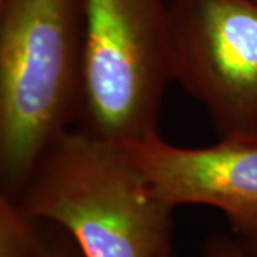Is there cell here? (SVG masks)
<instances>
[{
	"label": "cell",
	"instance_id": "obj_8",
	"mask_svg": "<svg viewBox=\"0 0 257 257\" xmlns=\"http://www.w3.org/2000/svg\"><path fill=\"white\" fill-rule=\"evenodd\" d=\"M202 257H250L240 239L227 234H211L203 244Z\"/></svg>",
	"mask_w": 257,
	"mask_h": 257
},
{
	"label": "cell",
	"instance_id": "obj_4",
	"mask_svg": "<svg viewBox=\"0 0 257 257\" xmlns=\"http://www.w3.org/2000/svg\"><path fill=\"white\" fill-rule=\"evenodd\" d=\"M172 74L219 138L257 140V0H169Z\"/></svg>",
	"mask_w": 257,
	"mask_h": 257
},
{
	"label": "cell",
	"instance_id": "obj_6",
	"mask_svg": "<svg viewBox=\"0 0 257 257\" xmlns=\"http://www.w3.org/2000/svg\"><path fill=\"white\" fill-rule=\"evenodd\" d=\"M40 223L0 194V257H40Z\"/></svg>",
	"mask_w": 257,
	"mask_h": 257
},
{
	"label": "cell",
	"instance_id": "obj_3",
	"mask_svg": "<svg viewBox=\"0 0 257 257\" xmlns=\"http://www.w3.org/2000/svg\"><path fill=\"white\" fill-rule=\"evenodd\" d=\"M170 82L169 0H84L76 127L120 146L157 135Z\"/></svg>",
	"mask_w": 257,
	"mask_h": 257
},
{
	"label": "cell",
	"instance_id": "obj_7",
	"mask_svg": "<svg viewBox=\"0 0 257 257\" xmlns=\"http://www.w3.org/2000/svg\"><path fill=\"white\" fill-rule=\"evenodd\" d=\"M39 223L42 231L40 257H86L73 237L60 226L50 221Z\"/></svg>",
	"mask_w": 257,
	"mask_h": 257
},
{
	"label": "cell",
	"instance_id": "obj_2",
	"mask_svg": "<svg viewBox=\"0 0 257 257\" xmlns=\"http://www.w3.org/2000/svg\"><path fill=\"white\" fill-rule=\"evenodd\" d=\"M84 0H0V194L16 200L37 162L72 127Z\"/></svg>",
	"mask_w": 257,
	"mask_h": 257
},
{
	"label": "cell",
	"instance_id": "obj_5",
	"mask_svg": "<svg viewBox=\"0 0 257 257\" xmlns=\"http://www.w3.org/2000/svg\"><path fill=\"white\" fill-rule=\"evenodd\" d=\"M123 147L169 206L216 209L237 237H257V140L226 138L211 146L183 147L157 133Z\"/></svg>",
	"mask_w": 257,
	"mask_h": 257
},
{
	"label": "cell",
	"instance_id": "obj_1",
	"mask_svg": "<svg viewBox=\"0 0 257 257\" xmlns=\"http://www.w3.org/2000/svg\"><path fill=\"white\" fill-rule=\"evenodd\" d=\"M64 229L86 257H173V207L157 197L124 147L69 128L15 200Z\"/></svg>",
	"mask_w": 257,
	"mask_h": 257
},
{
	"label": "cell",
	"instance_id": "obj_9",
	"mask_svg": "<svg viewBox=\"0 0 257 257\" xmlns=\"http://www.w3.org/2000/svg\"><path fill=\"white\" fill-rule=\"evenodd\" d=\"M250 257H257V237H239Z\"/></svg>",
	"mask_w": 257,
	"mask_h": 257
}]
</instances>
